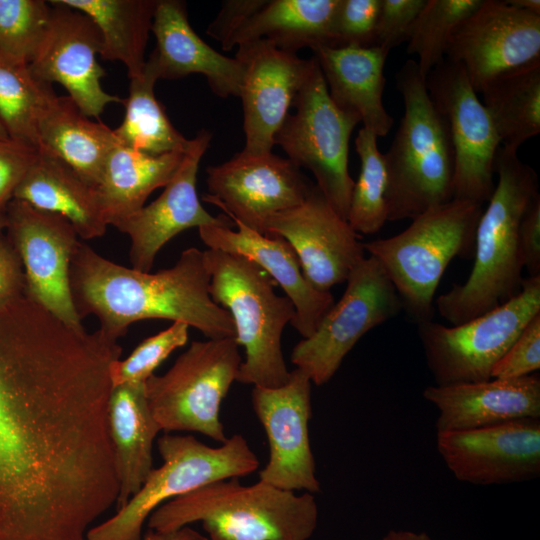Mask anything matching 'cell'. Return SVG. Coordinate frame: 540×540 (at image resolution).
<instances>
[{
	"instance_id": "1",
	"label": "cell",
	"mask_w": 540,
	"mask_h": 540,
	"mask_svg": "<svg viewBox=\"0 0 540 540\" xmlns=\"http://www.w3.org/2000/svg\"><path fill=\"white\" fill-rule=\"evenodd\" d=\"M121 354L26 295L0 307V540H86L116 505L108 407Z\"/></svg>"
},
{
	"instance_id": "2",
	"label": "cell",
	"mask_w": 540,
	"mask_h": 540,
	"mask_svg": "<svg viewBox=\"0 0 540 540\" xmlns=\"http://www.w3.org/2000/svg\"><path fill=\"white\" fill-rule=\"evenodd\" d=\"M69 277L80 319L95 316L99 329L113 339L145 319L183 322L208 339H235L230 313L210 296V274L196 247L182 251L172 267L150 273L106 259L81 241Z\"/></svg>"
},
{
	"instance_id": "3",
	"label": "cell",
	"mask_w": 540,
	"mask_h": 540,
	"mask_svg": "<svg viewBox=\"0 0 540 540\" xmlns=\"http://www.w3.org/2000/svg\"><path fill=\"white\" fill-rule=\"evenodd\" d=\"M494 192L475 233V258L463 284L454 285L436 300L439 314L451 325L480 316L515 296L521 289L523 260L519 247L520 221L539 194L535 170L516 152L500 147Z\"/></svg>"
},
{
	"instance_id": "4",
	"label": "cell",
	"mask_w": 540,
	"mask_h": 540,
	"mask_svg": "<svg viewBox=\"0 0 540 540\" xmlns=\"http://www.w3.org/2000/svg\"><path fill=\"white\" fill-rule=\"evenodd\" d=\"M314 494L263 481L228 478L204 485L155 509L149 530L169 532L200 522L208 540H308L318 524Z\"/></svg>"
},
{
	"instance_id": "5",
	"label": "cell",
	"mask_w": 540,
	"mask_h": 540,
	"mask_svg": "<svg viewBox=\"0 0 540 540\" xmlns=\"http://www.w3.org/2000/svg\"><path fill=\"white\" fill-rule=\"evenodd\" d=\"M404 115L384 154L388 221L413 219L454 198V150L447 123L433 104L415 60L396 74Z\"/></svg>"
},
{
	"instance_id": "6",
	"label": "cell",
	"mask_w": 540,
	"mask_h": 540,
	"mask_svg": "<svg viewBox=\"0 0 540 540\" xmlns=\"http://www.w3.org/2000/svg\"><path fill=\"white\" fill-rule=\"evenodd\" d=\"M203 254L210 296L230 313L235 341L244 348L236 381L265 388L285 384L290 371L281 338L296 316L292 302L275 293L276 282L251 260L209 248Z\"/></svg>"
},
{
	"instance_id": "7",
	"label": "cell",
	"mask_w": 540,
	"mask_h": 540,
	"mask_svg": "<svg viewBox=\"0 0 540 540\" xmlns=\"http://www.w3.org/2000/svg\"><path fill=\"white\" fill-rule=\"evenodd\" d=\"M482 212L480 203L452 199L413 218L395 236L363 243L416 323L432 319L433 298L443 273L454 257L473 249Z\"/></svg>"
},
{
	"instance_id": "8",
	"label": "cell",
	"mask_w": 540,
	"mask_h": 540,
	"mask_svg": "<svg viewBox=\"0 0 540 540\" xmlns=\"http://www.w3.org/2000/svg\"><path fill=\"white\" fill-rule=\"evenodd\" d=\"M157 447L162 465L152 469L140 490L113 516L91 527L86 540H142L145 521L162 504L215 481L247 476L260 465L241 434L211 447L193 435L165 433Z\"/></svg>"
},
{
	"instance_id": "9",
	"label": "cell",
	"mask_w": 540,
	"mask_h": 540,
	"mask_svg": "<svg viewBox=\"0 0 540 540\" xmlns=\"http://www.w3.org/2000/svg\"><path fill=\"white\" fill-rule=\"evenodd\" d=\"M242 361L234 338L193 341L167 372L150 376L145 395L161 431L197 432L225 442L220 409Z\"/></svg>"
},
{
	"instance_id": "10",
	"label": "cell",
	"mask_w": 540,
	"mask_h": 540,
	"mask_svg": "<svg viewBox=\"0 0 540 540\" xmlns=\"http://www.w3.org/2000/svg\"><path fill=\"white\" fill-rule=\"evenodd\" d=\"M540 313V275L524 278L520 291L498 307L459 325L417 322L434 385L490 380L492 370L528 322Z\"/></svg>"
},
{
	"instance_id": "11",
	"label": "cell",
	"mask_w": 540,
	"mask_h": 540,
	"mask_svg": "<svg viewBox=\"0 0 540 540\" xmlns=\"http://www.w3.org/2000/svg\"><path fill=\"white\" fill-rule=\"evenodd\" d=\"M297 92L293 106L274 137L287 158L298 168H306L316 186L335 212L347 221L354 185L348 170L349 141L360 120L340 110L331 100L318 65Z\"/></svg>"
},
{
	"instance_id": "12",
	"label": "cell",
	"mask_w": 540,
	"mask_h": 540,
	"mask_svg": "<svg viewBox=\"0 0 540 540\" xmlns=\"http://www.w3.org/2000/svg\"><path fill=\"white\" fill-rule=\"evenodd\" d=\"M346 283L342 297L313 334L302 338L291 352V362L318 386L331 380L363 335L403 309L394 285L373 256L364 257Z\"/></svg>"
},
{
	"instance_id": "13",
	"label": "cell",
	"mask_w": 540,
	"mask_h": 540,
	"mask_svg": "<svg viewBox=\"0 0 540 540\" xmlns=\"http://www.w3.org/2000/svg\"><path fill=\"white\" fill-rule=\"evenodd\" d=\"M429 96L445 119L454 150V198L488 202L500 140L464 69L445 58L428 74Z\"/></svg>"
},
{
	"instance_id": "14",
	"label": "cell",
	"mask_w": 540,
	"mask_h": 540,
	"mask_svg": "<svg viewBox=\"0 0 540 540\" xmlns=\"http://www.w3.org/2000/svg\"><path fill=\"white\" fill-rule=\"evenodd\" d=\"M5 234L21 259L26 296L66 325L85 328L70 288L71 260L81 242L73 225L59 214L12 199Z\"/></svg>"
},
{
	"instance_id": "15",
	"label": "cell",
	"mask_w": 540,
	"mask_h": 540,
	"mask_svg": "<svg viewBox=\"0 0 540 540\" xmlns=\"http://www.w3.org/2000/svg\"><path fill=\"white\" fill-rule=\"evenodd\" d=\"M445 58L464 69L479 94L498 76L540 62V15L507 0H482L452 35Z\"/></svg>"
},
{
	"instance_id": "16",
	"label": "cell",
	"mask_w": 540,
	"mask_h": 540,
	"mask_svg": "<svg viewBox=\"0 0 540 540\" xmlns=\"http://www.w3.org/2000/svg\"><path fill=\"white\" fill-rule=\"evenodd\" d=\"M206 184L203 201L264 235L273 214L300 205L314 186L288 158L272 152L254 156L238 152L208 167Z\"/></svg>"
},
{
	"instance_id": "17",
	"label": "cell",
	"mask_w": 540,
	"mask_h": 540,
	"mask_svg": "<svg viewBox=\"0 0 540 540\" xmlns=\"http://www.w3.org/2000/svg\"><path fill=\"white\" fill-rule=\"evenodd\" d=\"M311 386L308 375L295 368L279 387L253 386L251 401L269 446L259 480L284 490L316 494L321 486L309 437Z\"/></svg>"
},
{
	"instance_id": "18",
	"label": "cell",
	"mask_w": 540,
	"mask_h": 540,
	"mask_svg": "<svg viewBox=\"0 0 540 540\" xmlns=\"http://www.w3.org/2000/svg\"><path fill=\"white\" fill-rule=\"evenodd\" d=\"M49 3L48 29L29 69L42 82L61 84L83 114L98 118L108 104L124 101L101 85L105 72L97 61L102 47L100 31L80 10L61 0Z\"/></svg>"
},
{
	"instance_id": "19",
	"label": "cell",
	"mask_w": 540,
	"mask_h": 540,
	"mask_svg": "<svg viewBox=\"0 0 540 540\" xmlns=\"http://www.w3.org/2000/svg\"><path fill=\"white\" fill-rule=\"evenodd\" d=\"M436 446L448 469L462 482L507 484L540 475V419L437 432Z\"/></svg>"
},
{
	"instance_id": "20",
	"label": "cell",
	"mask_w": 540,
	"mask_h": 540,
	"mask_svg": "<svg viewBox=\"0 0 540 540\" xmlns=\"http://www.w3.org/2000/svg\"><path fill=\"white\" fill-rule=\"evenodd\" d=\"M265 235H279L293 248L303 275L317 290L346 282L365 257L359 235L331 207L314 184L298 206L273 214Z\"/></svg>"
},
{
	"instance_id": "21",
	"label": "cell",
	"mask_w": 540,
	"mask_h": 540,
	"mask_svg": "<svg viewBox=\"0 0 540 540\" xmlns=\"http://www.w3.org/2000/svg\"><path fill=\"white\" fill-rule=\"evenodd\" d=\"M235 57L245 72L240 98L243 106L245 155L272 152L274 137L307 78L314 58L279 49L265 39L239 44Z\"/></svg>"
},
{
	"instance_id": "22",
	"label": "cell",
	"mask_w": 540,
	"mask_h": 540,
	"mask_svg": "<svg viewBox=\"0 0 540 540\" xmlns=\"http://www.w3.org/2000/svg\"><path fill=\"white\" fill-rule=\"evenodd\" d=\"M211 138L210 131L200 130L190 139L178 169L160 196L114 225L129 237L132 268L150 272L161 248L187 229L234 225L226 215L214 217L209 214L198 198L196 183L199 164Z\"/></svg>"
},
{
	"instance_id": "23",
	"label": "cell",
	"mask_w": 540,
	"mask_h": 540,
	"mask_svg": "<svg viewBox=\"0 0 540 540\" xmlns=\"http://www.w3.org/2000/svg\"><path fill=\"white\" fill-rule=\"evenodd\" d=\"M229 226L208 225L198 228L201 240L209 249L241 255L263 269L292 302L296 316L291 325L302 338L313 334L331 309L333 295L315 289L303 275L291 245L279 235H264L232 220Z\"/></svg>"
},
{
	"instance_id": "24",
	"label": "cell",
	"mask_w": 540,
	"mask_h": 540,
	"mask_svg": "<svg viewBox=\"0 0 540 540\" xmlns=\"http://www.w3.org/2000/svg\"><path fill=\"white\" fill-rule=\"evenodd\" d=\"M151 31L156 46L146 65L158 80L198 73L206 78L217 96H240L245 72L243 62L219 53L195 33L184 1L158 0Z\"/></svg>"
},
{
	"instance_id": "25",
	"label": "cell",
	"mask_w": 540,
	"mask_h": 540,
	"mask_svg": "<svg viewBox=\"0 0 540 540\" xmlns=\"http://www.w3.org/2000/svg\"><path fill=\"white\" fill-rule=\"evenodd\" d=\"M423 397L438 411L437 432L540 419V377L535 373L515 379L433 384L423 390Z\"/></svg>"
},
{
	"instance_id": "26",
	"label": "cell",
	"mask_w": 540,
	"mask_h": 540,
	"mask_svg": "<svg viewBox=\"0 0 540 540\" xmlns=\"http://www.w3.org/2000/svg\"><path fill=\"white\" fill-rule=\"evenodd\" d=\"M332 102L356 116L377 137L386 136L394 123L383 104L384 67L388 51L380 46L314 48Z\"/></svg>"
},
{
	"instance_id": "27",
	"label": "cell",
	"mask_w": 540,
	"mask_h": 540,
	"mask_svg": "<svg viewBox=\"0 0 540 540\" xmlns=\"http://www.w3.org/2000/svg\"><path fill=\"white\" fill-rule=\"evenodd\" d=\"M13 199L63 216L80 239L102 237L108 227L97 189L44 149L38 148L37 157Z\"/></svg>"
},
{
	"instance_id": "28",
	"label": "cell",
	"mask_w": 540,
	"mask_h": 540,
	"mask_svg": "<svg viewBox=\"0 0 540 540\" xmlns=\"http://www.w3.org/2000/svg\"><path fill=\"white\" fill-rule=\"evenodd\" d=\"M144 384L115 386L109 398V430L120 483L117 510L140 490L153 469V444L161 429L149 409Z\"/></svg>"
},
{
	"instance_id": "29",
	"label": "cell",
	"mask_w": 540,
	"mask_h": 540,
	"mask_svg": "<svg viewBox=\"0 0 540 540\" xmlns=\"http://www.w3.org/2000/svg\"><path fill=\"white\" fill-rule=\"evenodd\" d=\"M339 0H265L263 5L222 44L225 51L241 43L265 39L279 49L332 46V28Z\"/></svg>"
},
{
	"instance_id": "30",
	"label": "cell",
	"mask_w": 540,
	"mask_h": 540,
	"mask_svg": "<svg viewBox=\"0 0 540 540\" xmlns=\"http://www.w3.org/2000/svg\"><path fill=\"white\" fill-rule=\"evenodd\" d=\"M116 143L114 130L92 121L69 96H57L38 123V148L62 160L95 188Z\"/></svg>"
},
{
	"instance_id": "31",
	"label": "cell",
	"mask_w": 540,
	"mask_h": 540,
	"mask_svg": "<svg viewBox=\"0 0 540 540\" xmlns=\"http://www.w3.org/2000/svg\"><path fill=\"white\" fill-rule=\"evenodd\" d=\"M184 154L151 156L117 142L96 187L107 224L114 226L142 208L155 189L170 181Z\"/></svg>"
},
{
	"instance_id": "32",
	"label": "cell",
	"mask_w": 540,
	"mask_h": 540,
	"mask_svg": "<svg viewBox=\"0 0 540 540\" xmlns=\"http://www.w3.org/2000/svg\"><path fill=\"white\" fill-rule=\"evenodd\" d=\"M88 15L102 37L100 55L122 62L129 79L142 74L158 0H61Z\"/></svg>"
},
{
	"instance_id": "33",
	"label": "cell",
	"mask_w": 540,
	"mask_h": 540,
	"mask_svg": "<svg viewBox=\"0 0 540 540\" xmlns=\"http://www.w3.org/2000/svg\"><path fill=\"white\" fill-rule=\"evenodd\" d=\"M478 95L503 149L517 153L540 133V62L498 76Z\"/></svg>"
},
{
	"instance_id": "34",
	"label": "cell",
	"mask_w": 540,
	"mask_h": 540,
	"mask_svg": "<svg viewBox=\"0 0 540 540\" xmlns=\"http://www.w3.org/2000/svg\"><path fill=\"white\" fill-rule=\"evenodd\" d=\"M157 80L146 64L140 76L130 79L129 95L123 101L125 115L114 130L117 142L151 156L186 152L190 140L172 125L155 97Z\"/></svg>"
},
{
	"instance_id": "35",
	"label": "cell",
	"mask_w": 540,
	"mask_h": 540,
	"mask_svg": "<svg viewBox=\"0 0 540 540\" xmlns=\"http://www.w3.org/2000/svg\"><path fill=\"white\" fill-rule=\"evenodd\" d=\"M56 97L52 85L35 78L28 65L0 57V140L38 148L40 117Z\"/></svg>"
},
{
	"instance_id": "36",
	"label": "cell",
	"mask_w": 540,
	"mask_h": 540,
	"mask_svg": "<svg viewBox=\"0 0 540 540\" xmlns=\"http://www.w3.org/2000/svg\"><path fill=\"white\" fill-rule=\"evenodd\" d=\"M377 138L373 132L362 127L355 139L360 172L354 181L347 222L357 234L376 233L388 221L387 168Z\"/></svg>"
},
{
	"instance_id": "37",
	"label": "cell",
	"mask_w": 540,
	"mask_h": 540,
	"mask_svg": "<svg viewBox=\"0 0 540 540\" xmlns=\"http://www.w3.org/2000/svg\"><path fill=\"white\" fill-rule=\"evenodd\" d=\"M482 0H426L408 40L407 53L417 57L420 74H428L445 59L450 39Z\"/></svg>"
},
{
	"instance_id": "38",
	"label": "cell",
	"mask_w": 540,
	"mask_h": 540,
	"mask_svg": "<svg viewBox=\"0 0 540 540\" xmlns=\"http://www.w3.org/2000/svg\"><path fill=\"white\" fill-rule=\"evenodd\" d=\"M51 4L43 0H0V57L28 65L48 29Z\"/></svg>"
},
{
	"instance_id": "39",
	"label": "cell",
	"mask_w": 540,
	"mask_h": 540,
	"mask_svg": "<svg viewBox=\"0 0 540 540\" xmlns=\"http://www.w3.org/2000/svg\"><path fill=\"white\" fill-rule=\"evenodd\" d=\"M188 330L186 323L173 322L167 329L143 340L124 360L113 361L110 365L112 386L144 384L174 350L186 344Z\"/></svg>"
},
{
	"instance_id": "40",
	"label": "cell",
	"mask_w": 540,
	"mask_h": 540,
	"mask_svg": "<svg viewBox=\"0 0 540 540\" xmlns=\"http://www.w3.org/2000/svg\"><path fill=\"white\" fill-rule=\"evenodd\" d=\"M380 0H339L332 46H374Z\"/></svg>"
},
{
	"instance_id": "41",
	"label": "cell",
	"mask_w": 540,
	"mask_h": 540,
	"mask_svg": "<svg viewBox=\"0 0 540 540\" xmlns=\"http://www.w3.org/2000/svg\"><path fill=\"white\" fill-rule=\"evenodd\" d=\"M540 368V313L524 327L496 363L491 377L515 379L534 374Z\"/></svg>"
},
{
	"instance_id": "42",
	"label": "cell",
	"mask_w": 540,
	"mask_h": 540,
	"mask_svg": "<svg viewBox=\"0 0 540 540\" xmlns=\"http://www.w3.org/2000/svg\"><path fill=\"white\" fill-rule=\"evenodd\" d=\"M425 4L426 0H380L374 45L389 52L408 42Z\"/></svg>"
},
{
	"instance_id": "43",
	"label": "cell",
	"mask_w": 540,
	"mask_h": 540,
	"mask_svg": "<svg viewBox=\"0 0 540 540\" xmlns=\"http://www.w3.org/2000/svg\"><path fill=\"white\" fill-rule=\"evenodd\" d=\"M38 153V148L15 140H0V215L8 204Z\"/></svg>"
},
{
	"instance_id": "44",
	"label": "cell",
	"mask_w": 540,
	"mask_h": 540,
	"mask_svg": "<svg viewBox=\"0 0 540 540\" xmlns=\"http://www.w3.org/2000/svg\"><path fill=\"white\" fill-rule=\"evenodd\" d=\"M518 240L529 277L540 275V194L530 202L520 221Z\"/></svg>"
},
{
	"instance_id": "45",
	"label": "cell",
	"mask_w": 540,
	"mask_h": 540,
	"mask_svg": "<svg viewBox=\"0 0 540 540\" xmlns=\"http://www.w3.org/2000/svg\"><path fill=\"white\" fill-rule=\"evenodd\" d=\"M25 294V277L21 259L6 234L0 238V307Z\"/></svg>"
},
{
	"instance_id": "46",
	"label": "cell",
	"mask_w": 540,
	"mask_h": 540,
	"mask_svg": "<svg viewBox=\"0 0 540 540\" xmlns=\"http://www.w3.org/2000/svg\"><path fill=\"white\" fill-rule=\"evenodd\" d=\"M265 0H227L215 19L207 27L206 33L224 44L243 22L258 10Z\"/></svg>"
},
{
	"instance_id": "47",
	"label": "cell",
	"mask_w": 540,
	"mask_h": 540,
	"mask_svg": "<svg viewBox=\"0 0 540 540\" xmlns=\"http://www.w3.org/2000/svg\"><path fill=\"white\" fill-rule=\"evenodd\" d=\"M142 540H208V538L190 526H185L169 532L149 530Z\"/></svg>"
},
{
	"instance_id": "48",
	"label": "cell",
	"mask_w": 540,
	"mask_h": 540,
	"mask_svg": "<svg viewBox=\"0 0 540 540\" xmlns=\"http://www.w3.org/2000/svg\"><path fill=\"white\" fill-rule=\"evenodd\" d=\"M382 540H431L425 532L390 530Z\"/></svg>"
},
{
	"instance_id": "49",
	"label": "cell",
	"mask_w": 540,
	"mask_h": 540,
	"mask_svg": "<svg viewBox=\"0 0 540 540\" xmlns=\"http://www.w3.org/2000/svg\"><path fill=\"white\" fill-rule=\"evenodd\" d=\"M507 2L520 10L540 15L539 0H507Z\"/></svg>"
},
{
	"instance_id": "50",
	"label": "cell",
	"mask_w": 540,
	"mask_h": 540,
	"mask_svg": "<svg viewBox=\"0 0 540 540\" xmlns=\"http://www.w3.org/2000/svg\"><path fill=\"white\" fill-rule=\"evenodd\" d=\"M6 215H0V238L5 234Z\"/></svg>"
}]
</instances>
